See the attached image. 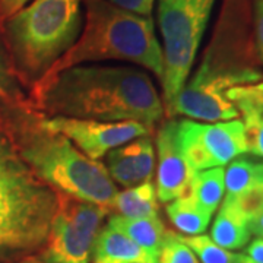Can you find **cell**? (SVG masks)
<instances>
[{
  "mask_svg": "<svg viewBox=\"0 0 263 263\" xmlns=\"http://www.w3.org/2000/svg\"><path fill=\"white\" fill-rule=\"evenodd\" d=\"M32 0H0V22L16 13Z\"/></svg>",
  "mask_w": 263,
  "mask_h": 263,
  "instance_id": "obj_26",
  "label": "cell"
},
{
  "mask_svg": "<svg viewBox=\"0 0 263 263\" xmlns=\"http://www.w3.org/2000/svg\"><path fill=\"white\" fill-rule=\"evenodd\" d=\"M231 263H254L253 260H250L245 253H234L233 262Z\"/></svg>",
  "mask_w": 263,
  "mask_h": 263,
  "instance_id": "obj_29",
  "label": "cell"
},
{
  "mask_svg": "<svg viewBox=\"0 0 263 263\" xmlns=\"http://www.w3.org/2000/svg\"><path fill=\"white\" fill-rule=\"evenodd\" d=\"M108 226L129 237L136 245L143 247L158 257L160 249L165 237L167 230L158 218H126L122 215H113L108 221Z\"/></svg>",
  "mask_w": 263,
  "mask_h": 263,
  "instance_id": "obj_15",
  "label": "cell"
},
{
  "mask_svg": "<svg viewBox=\"0 0 263 263\" xmlns=\"http://www.w3.org/2000/svg\"><path fill=\"white\" fill-rule=\"evenodd\" d=\"M216 0H158L157 24L162 38V104L168 113L196 59Z\"/></svg>",
  "mask_w": 263,
  "mask_h": 263,
  "instance_id": "obj_7",
  "label": "cell"
},
{
  "mask_svg": "<svg viewBox=\"0 0 263 263\" xmlns=\"http://www.w3.org/2000/svg\"><path fill=\"white\" fill-rule=\"evenodd\" d=\"M179 141L181 152L195 173L224 167L249 152L240 119L214 123L183 119L179 120Z\"/></svg>",
  "mask_w": 263,
  "mask_h": 263,
  "instance_id": "obj_9",
  "label": "cell"
},
{
  "mask_svg": "<svg viewBox=\"0 0 263 263\" xmlns=\"http://www.w3.org/2000/svg\"><path fill=\"white\" fill-rule=\"evenodd\" d=\"M252 21L256 48L263 65V0H252Z\"/></svg>",
  "mask_w": 263,
  "mask_h": 263,
  "instance_id": "obj_24",
  "label": "cell"
},
{
  "mask_svg": "<svg viewBox=\"0 0 263 263\" xmlns=\"http://www.w3.org/2000/svg\"><path fill=\"white\" fill-rule=\"evenodd\" d=\"M43 117V116H41ZM50 130L63 135L89 160L100 161L114 148L149 136L152 129L138 122H98L69 117H43Z\"/></svg>",
  "mask_w": 263,
  "mask_h": 263,
  "instance_id": "obj_10",
  "label": "cell"
},
{
  "mask_svg": "<svg viewBox=\"0 0 263 263\" xmlns=\"http://www.w3.org/2000/svg\"><path fill=\"white\" fill-rule=\"evenodd\" d=\"M16 263H47V262H44L41 257H34V256H27V257H22L19 262Z\"/></svg>",
  "mask_w": 263,
  "mask_h": 263,
  "instance_id": "obj_30",
  "label": "cell"
},
{
  "mask_svg": "<svg viewBox=\"0 0 263 263\" xmlns=\"http://www.w3.org/2000/svg\"><path fill=\"white\" fill-rule=\"evenodd\" d=\"M123 149L135 170L138 183L141 184V183L152 181L155 171V151L151 136H142L138 139H133L129 143L123 145Z\"/></svg>",
  "mask_w": 263,
  "mask_h": 263,
  "instance_id": "obj_19",
  "label": "cell"
},
{
  "mask_svg": "<svg viewBox=\"0 0 263 263\" xmlns=\"http://www.w3.org/2000/svg\"><path fill=\"white\" fill-rule=\"evenodd\" d=\"M91 257L92 263H157L158 259L110 226L97 235Z\"/></svg>",
  "mask_w": 263,
  "mask_h": 263,
  "instance_id": "obj_14",
  "label": "cell"
},
{
  "mask_svg": "<svg viewBox=\"0 0 263 263\" xmlns=\"http://www.w3.org/2000/svg\"><path fill=\"white\" fill-rule=\"evenodd\" d=\"M216 211L209 237L230 252L245 249L252 240V233L249 228V215L241 203L235 197L224 196Z\"/></svg>",
  "mask_w": 263,
  "mask_h": 263,
  "instance_id": "obj_13",
  "label": "cell"
},
{
  "mask_svg": "<svg viewBox=\"0 0 263 263\" xmlns=\"http://www.w3.org/2000/svg\"><path fill=\"white\" fill-rule=\"evenodd\" d=\"M3 97H10L9 91H8V81H6V72L2 66L0 62V98Z\"/></svg>",
  "mask_w": 263,
  "mask_h": 263,
  "instance_id": "obj_28",
  "label": "cell"
},
{
  "mask_svg": "<svg viewBox=\"0 0 263 263\" xmlns=\"http://www.w3.org/2000/svg\"><path fill=\"white\" fill-rule=\"evenodd\" d=\"M181 240L196 254L199 263H231L234 253L222 249L205 234L180 235Z\"/></svg>",
  "mask_w": 263,
  "mask_h": 263,
  "instance_id": "obj_21",
  "label": "cell"
},
{
  "mask_svg": "<svg viewBox=\"0 0 263 263\" xmlns=\"http://www.w3.org/2000/svg\"><path fill=\"white\" fill-rule=\"evenodd\" d=\"M187 195L203 211L214 216L226 196V170L224 167L202 170L193 174Z\"/></svg>",
  "mask_w": 263,
  "mask_h": 263,
  "instance_id": "obj_16",
  "label": "cell"
},
{
  "mask_svg": "<svg viewBox=\"0 0 263 263\" xmlns=\"http://www.w3.org/2000/svg\"><path fill=\"white\" fill-rule=\"evenodd\" d=\"M105 2L111 3L120 9L127 10L139 16H146V18H152V10H154V3H155V0H105Z\"/></svg>",
  "mask_w": 263,
  "mask_h": 263,
  "instance_id": "obj_23",
  "label": "cell"
},
{
  "mask_svg": "<svg viewBox=\"0 0 263 263\" xmlns=\"http://www.w3.org/2000/svg\"><path fill=\"white\" fill-rule=\"evenodd\" d=\"M85 22L76 43L47 72L104 60H119L151 70L161 81L162 47L152 18L123 10L105 0H85Z\"/></svg>",
  "mask_w": 263,
  "mask_h": 263,
  "instance_id": "obj_5",
  "label": "cell"
},
{
  "mask_svg": "<svg viewBox=\"0 0 263 263\" xmlns=\"http://www.w3.org/2000/svg\"><path fill=\"white\" fill-rule=\"evenodd\" d=\"M257 162L247 158H235L226 170V196L240 197L250 192L256 183Z\"/></svg>",
  "mask_w": 263,
  "mask_h": 263,
  "instance_id": "obj_20",
  "label": "cell"
},
{
  "mask_svg": "<svg viewBox=\"0 0 263 263\" xmlns=\"http://www.w3.org/2000/svg\"><path fill=\"white\" fill-rule=\"evenodd\" d=\"M243 253L253 260L254 263H263V238L256 237L254 240H250V243L245 247Z\"/></svg>",
  "mask_w": 263,
  "mask_h": 263,
  "instance_id": "obj_27",
  "label": "cell"
},
{
  "mask_svg": "<svg viewBox=\"0 0 263 263\" xmlns=\"http://www.w3.org/2000/svg\"><path fill=\"white\" fill-rule=\"evenodd\" d=\"M85 0H32L0 22L10 72L32 88L76 43Z\"/></svg>",
  "mask_w": 263,
  "mask_h": 263,
  "instance_id": "obj_4",
  "label": "cell"
},
{
  "mask_svg": "<svg viewBox=\"0 0 263 263\" xmlns=\"http://www.w3.org/2000/svg\"><path fill=\"white\" fill-rule=\"evenodd\" d=\"M113 209L126 218H158V197L152 181L117 192Z\"/></svg>",
  "mask_w": 263,
  "mask_h": 263,
  "instance_id": "obj_17",
  "label": "cell"
},
{
  "mask_svg": "<svg viewBox=\"0 0 263 263\" xmlns=\"http://www.w3.org/2000/svg\"><path fill=\"white\" fill-rule=\"evenodd\" d=\"M157 197L162 203H170L187 195L195 171L184 158L179 141V120L170 119L161 123L157 132Z\"/></svg>",
  "mask_w": 263,
  "mask_h": 263,
  "instance_id": "obj_11",
  "label": "cell"
},
{
  "mask_svg": "<svg viewBox=\"0 0 263 263\" xmlns=\"http://www.w3.org/2000/svg\"><path fill=\"white\" fill-rule=\"evenodd\" d=\"M245 127L247 149L263 160V82L235 86L227 92Z\"/></svg>",
  "mask_w": 263,
  "mask_h": 263,
  "instance_id": "obj_12",
  "label": "cell"
},
{
  "mask_svg": "<svg viewBox=\"0 0 263 263\" xmlns=\"http://www.w3.org/2000/svg\"><path fill=\"white\" fill-rule=\"evenodd\" d=\"M27 104L43 117L132 120L149 129L165 114L149 73L127 65H78L46 75Z\"/></svg>",
  "mask_w": 263,
  "mask_h": 263,
  "instance_id": "obj_1",
  "label": "cell"
},
{
  "mask_svg": "<svg viewBox=\"0 0 263 263\" xmlns=\"http://www.w3.org/2000/svg\"><path fill=\"white\" fill-rule=\"evenodd\" d=\"M241 206L249 215V228L252 235L262 237L263 238V203L253 202V203H246Z\"/></svg>",
  "mask_w": 263,
  "mask_h": 263,
  "instance_id": "obj_25",
  "label": "cell"
},
{
  "mask_svg": "<svg viewBox=\"0 0 263 263\" xmlns=\"http://www.w3.org/2000/svg\"><path fill=\"white\" fill-rule=\"evenodd\" d=\"M0 129L38 179L57 192L113 211L117 187L103 162L89 160L63 135L50 130L27 101L0 98Z\"/></svg>",
  "mask_w": 263,
  "mask_h": 263,
  "instance_id": "obj_3",
  "label": "cell"
},
{
  "mask_svg": "<svg viewBox=\"0 0 263 263\" xmlns=\"http://www.w3.org/2000/svg\"><path fill=\"white\" fill-rule=\"evenodd\" d=\"M167 216L176 230L186 235L203 234L212 219V215L203 211L189 195L171 200L167 205Z\"/></svg>",
  "mask_w": 263,
  "mask_h": 263,
  "instance_id": "obj_18",
  "label": "cell"
},
{
  "mask_svg": "<svg viewBox=\"0 0 263 263\" xmlns=\"http://www.w3.org/2000/svg\"><path fill=\"white\" fill-rule=\"evenodd\" d=\"M108 211L57 192V206L41 259L47 263H89L95 238Z\"/></svg>",
  "mask_w": 263,
  "mask_h": 263,
  "instance_id": "obj_8",
  "label": "cell"
},
{
  "mask_svg": "<svg viewBox=\"0 0 263 263\" xmlns=\"http://www.w3.org/2000/svg\"><path fill=\"white\" fill-rule=\"evenodd\" d=\"M56 206L57 190L28 168L0 129V262L41 250Z\"/></svg>",
  "mask_w": 263,
  "mask_h": 263,
  "instance_id": "obj_6",
  "label": "cell"
},
{
  "mask_svg": "<svg viewBox=\"0 0 263 263\" xmlns=\"http://www.w3.org/2000/svg\"><path fill=\"white\" fill-rule=\"evenodd\" d=\"M157 263H199V260L180 234L168 231L161 246Z\"/></svg>",
  "mask_w": 263,
  "mask_h": 263,
  "instance_id": "obj_22",
  "label": "cell"
},
{
  "mask_svg": "<svg viewBox=\"0 0 263 263\" xmlns=\"http://www.w3.org/2000/svg\"><path fill=\"white\" fill-rule=\"evenodd\" d=\"M257 82H263V65L254 41L252 0H222L200 63L167 116L206 123L238 119L227 92Z\"/></svg>",
  "mask_w": 263,
  "mask_h": 263,
  "instance_id": "obj_2",
  "label": "cell"
}]
</instances>
